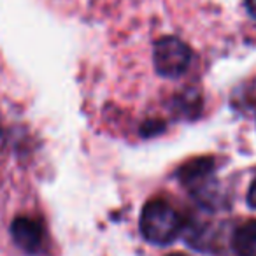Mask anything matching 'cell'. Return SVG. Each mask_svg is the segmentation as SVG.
Returning <instances> with one entry per match:
<instances>
[{"mask_svg": "<svg viewBox=\"0 0 256 256\" xmlns=\"http://www.w3.org/2000/svg\"><path fill=\"white\" fill-rule=\"evenodd\" d=\"M139 224L142 237L156 246L172 244L184 228L181 214L164 198H151L144 204Z\"/></svg>", "mask_w": 256, "mask_h": 256, "instance_id": "1", "label": "cell"}, {"mask_svg": "<svg viewBox=\"0 0 256 256\" xmlns=\"http://www.w3.org/2000/svg\"><path fill=\"white\" fill-rule=\"evenodd\" d=\"M193 53L186 42L172 36H165L154 42L153 64L164 78H181L190 68Z\"/></svg>", "mask_w": 256, "mask_h": 256, "instance_id": "2", "label": "cell"}, {"mask_svg": "<svg viewBox=\"0 0 256 256\" xmlns=\"http://www.w3.org/2000/svg\"><path fill=\"white\" fill-rule=\"evenodd\" d=\"M214 176V160L210 156H200L186 162L176 172V178L179 179L184 188H188L193 195L198 196L207 186L210 184Z\"/></svg>", "mask_w": 256, "mask_h": 256, "instance_id": "3", "label": "cell"}, {"mask_svg": "<svg viewBox=\"0 0 256 256\" xmlns=\"http://www.w3.org/2000/svg\"><path fill=\"white\" fill-rule=\"evenodd\" d=\"M12 240L20 249L28 254H37L42 249L44 228L37 220L28 216H18L11 224Z\"/></svg>", "mask_w": 256, "mask_h": 256, "instance_id": "4", "label": "cell"}, {"mask_svg": "<svg viewBox=\"0 0 256 256\" xmlns=\"http://www.w3.org/2000/svg\"><path fill=\"white\" fill-rule=\"evenodd\" d=\"M232 248L237 256H256V221H246L234 232Z\"/></svg>", "mask_w": 256, "mask_h": 256, "instance_id": "5", "label": "cell"}, {"mask_svg": "<svg viewBox=\"0 0 256 256\" xmlns=\"http://www.w3.org/2000/svg\"><path fill=\"white\" fill-rule=\"evenodd\" d=\"M162 130H164V123H160V121H150V123L144 124L140 132L146 137H150V136H154V134L162 132Z\"/></svg>", "mask_w": 256, "mask_h": 256, "instance_id": "6", "label": "cell"}, {"mask_svg": "<svg viewBox=\"0 0 256 256\" xmlns=\"http://www.w3.org/2000/svg\"><path fill=\"white\" fill-rule=\"evenodd\" d=\"M248 206L251 207V209H256V178H254V181L251 182V186H249V192H248Z\"/></svg>", "mask_w": 256, "mask_h": 256, "instance_id": "7", "label": "cell"}, {"mask_svg": "<svg viewBox=\"0 0 256 256\" xmlns=\"http://www.w3.org/2000/svg\"><path fill=\"white\" fill-rule=\"evenodd\" d=\"M246 8H248L249 14L256 20V0H246Z\"/></svg>", "mask_w": 256, "mask_h": 256, "instance_id": "8", "label": "cell"}, {"mask_svg": "<svg viewBox=\"0 0 256 256\" xmlns=\"http://www.w3.org/2000/svg\"><path fill=\"white\" fill-rule=\"evenodd\" d=\"M168 256H184V254H181V252H174V254H168Z\"/></svg>", "mask_w": 256, "mask_h": 256, "instance_id": "9", "label": "cell"}]
</instances>
